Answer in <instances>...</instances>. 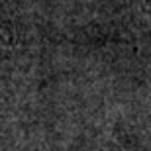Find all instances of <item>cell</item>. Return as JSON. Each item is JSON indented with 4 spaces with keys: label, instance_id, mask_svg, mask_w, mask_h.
<instances>
[{
    "label": "cell",
    "instance_id": "6da1fadb",
    "mask_svg": "<svg viewBox=\"0 0 151 151\" xmlns=\"http://www.w3.org/2000/svg\"><path fill=\"white\" fill-rule=\"evenodd\" d=\"M0 41H10V35H8V32H6L2 22H0Z\"/></svg>",
    "mask_w": 151,
    "mask_h": 151
}]
</instances>
